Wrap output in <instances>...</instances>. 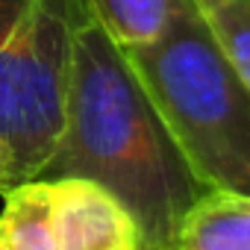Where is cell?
<instances>
[{"instance_id":"1","label":"cell","mask_w":250,"mask_h":250,"mask_svg":"<svg viewBox=\"0 0 250 250\" xmlns=\"http://www.w3.org/2000/svg\"><path fill=\"white\" fill-rule=\"evenodd\" d=\"M59 177L106 188L136 221L139 250H177L183 215L206 191L127 53L94 18L77 36L62 133L39 180Z\"/></svg>"},{"instance_id":"2","label":"cell","mask_w":250,"mask_h":250,"mask_svg":"<svg viewBox=\"0 0 250 250\" xmlns=\"http://www.w3.org/2000/svg\"><path fill=\"white\" fill-rule=\"evenodd\" d=\"M121 50L197 180L250 194V88L212 44L191 0H174L156 39Z\"/></svg>"},{"instance_id":"3","label":"cell","mask_w":250,"mask_h":250,"mask_svg":"<svg viewBox=\"0 0 250 250\" xmlns=\"http://www.w3.org/2000/svg\"><path fill=\"white\" fill-rule=\"evenodd\" d=\"M85 0H0V194L39 180L56 150Z\"/></svg>"},{"instance_id":"4","label":"cell","mask_w":250,"mask_h":250,"mask_svg":"<svg viewBox=\"0 0 250 250\" xmlns=\"http://www.w3.org/2000/svg\"><path fill=\"white\" fill-rule=\"evenodd\" d=\"M44 183L59 250H139L136 221L106 188L80 177Z\"/></svg>"},{"instance_id":"5","label":"cell","mask_w":250,"mask_h":250,"mask_svg":"<svg viewBox=\"0 0 250 250\" xmlns=\"http://www.w3.org/2000/svg\"><path fill=\"white\" fill-rule=\"evenodd\" d=\"M177 250H250V194L206 188L183 215Z\"/></svg>"},{"instance_id":"6","label":"cell","mask_w":250,"mask_h":250,"mask_svg":"<svg viewBox=\"0 0 250 250\" xmlns=\"http://www.w3.org/2000/svg\"><path fill=\"white\" fill-rule=\"evenodd\" d=\"M0 247L3 250H59L50 191L44 180L21 183L3 194Z\"/></svg>"},{"instance_id":"7","label":"cell","mask_w":250,"mask_h":250,"mask_svg":"<svg viewBox=\"0 0 250 250\" xmlns=\"http://www.w3.org/2000/svg\"><path fill=\"white\" fill-rule=\"evenodd\" d=\"M212 44L250 88V0H191Z\"/></svg>"},{"instance_id":"8","label":"cell","mask_w":250,"mask_h":250,"mask_svg":"<svg viewBox=\"0 0 250 250\" xmlns=\"http://www.w3.org/2000/svg\"><path fill=\"white\" fill-rule=\"evenodd\" d=\"M91 18L118 47H139L156 39L174 0H85Z\"/></svg>"},{"instance_id":"9","label":"cell","mask_w":250,"mask_h":250,"mask_svg":"<svg viewBox=\"0 0 250 250\" xmlns=\"http://www.w3.org/2000/svg\"><path fill=\"white\" fill-rule=\"evenodd\" d=\"M0 250H3V247H0Z\"/></svg>"}]
</instances>
